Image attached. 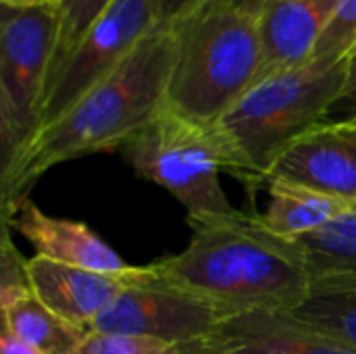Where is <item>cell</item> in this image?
<instances>
[{
  "label": "cell",
  "instance_id": "1",
  "mask_svg": "<svg viewBox=\"0 0 356 354\" xmlns=\"http://www.w3.org/2000/svg\"><path fill=\"white\" fill-rule=\"evenodd\" d=\"M188 246L150 263L156 277L196 292L232 317L244 313H290L311 286L296 240L267 230L259 215L190 223Z\"/></svg>",
  "mask_w": 356,
  "mask_h": 354
},
{
  "label": "cell",
  "instance_id": "2",
  "mask_svg": "<svg viewBox=\"0 0 356 354\" xmlns=\"http://www.w3.org/2000/svg\"><path fill=\"white\" fill-rule=\"evenodd\" d=\"M173 58V27L156 25L106 77L33 138L13 177L0 186V207L27 196L58 163L121 150L131 142L167 106Z\"/></svg>",
  "mask_w": 356,
  "mask_h": 354
},
{
  "label": "cell",
  "instance_id": "3",
  "mask_svg": "<svg viewBox=\"0 0 356 354\" xmlns=\"http://www.w3.org/2000/svg\"><path fill=\"white\" fill-rule=\"evenodd\" d=\"M346 79L348 56L313 58L257 79L213 125L225 154V171L248 186L265 184L277 156L332 117Z\"/></svg>",
  "mask_w": 356,
  "mask_h": 354
},
{
  "label": "cell",
  "instance_id": "4",
  "mask_svg": "<svg viewBox=\"0 0 356 354\" xmlns=\"http://www.w3.org/2000/svg\"><path fill=\"white\" fill-rule=\"evenodd\" d=\"M171 27L175 58L167 108L194 123L215 125L261 75L259 15L200 0Z\"/></svg>",
  "mask_w": 356,
  "mask_h": 354
},
{
  "label": "cell",
  "instance_id": "5",
  "mask_svg": "<svg viewBox=\"0 0 356 354\" xmlns=\"http://www.w3.org/2000/svg\"><path fill=\"white\" fill-rule=\"evenodd\" d=\"M60 8L46 0L0 4V186L6 184L40 131Z\"/></svg>",
  "mask_w": 356,
  "mask_h": 354
},
{
  "label": "cell",
  "instance_id": "6",
  "mask_svg": "<svg viewBox=\"0 0 356 354\" xmlns=\"http://www.w3.org/2000/svg\"><path fill=\"white\" fill-rule=\"evenodd\" d=\"M121 152L140 177L165 188L188 211V223L240 213L221 186L225 154L213 125L194 123L165 106Z\"/></svg>",
  "mask_w": 356,
  "mask_h": 354
},
{
  "label": "cell",
  "instance_id": "7",
  "mask_svg": "<svg viewBox=\"0 0 356 354\" xmlns=\"http://www.w3.org/2000/svg\"><path fill=\"white\" fill-rule=\"evenodd\" d=\"M229 317L217 303L169 284L156 277L150 265H142L134 267L121 294L90 332L146 336L181 346L211 336Z\"/></svg>",
  "mask_w": 356,
  "mask_h": 354
},
{
  "label": "cell",
  "instance_id": "8",
  "mask_svg": "<svg viewBox=\"0 0 356 354\" xmlns=\"http://www.w3.org/2000/svg\"><path fill=\"white\" fill-rule=\"evenodd\" d=\"M154 27V0H115L50 77L42 100L40 131L58 121Z\"/></svg>",
  "mask_w": 356,
  "mask_h": 354
},
{
  "label": "cell",
  "instance_id": "9",
  "mask_svg": "<svg viewBox=\"0 0 356 354\" xmlns=\"http://www.w3.org/2000/svg\"><path fill=\"white\" fill-rule=\"evenodd\" d=\"M267 179H286L356 204V117L327 119L305 131L277 156Z\"/></svg>",
  "mask_w": 356,
  "mask_h": 354
},
{
  "label": "cell",
  "instance_id": "10",
  "mask_svg": "<svg viewBox=\"0 0 356 354\" xmlns=\"http://www.w3.org/2000/svg\"><path fill=\"white\" fill-rule=\"evenodd\" d=\"M2 225L21 234L33 246L35 257L108 275H127L134 269L83 221L52 217L29 196L2 207Z\"/></svg>",
  "mask_w": 356,
  "mask_h": 354
},
{
  "label": "cell",
  "instance_id": "11",
  "mask_svg": "<svg viewBox=\"0 0 356 354\" xmlns=\"http://www.w3.org/2000/svg\"><path fill=\"white\" fill-rule=\"evenodd\" d=\"M131 271L127 275H108L35 255L27 259V275L33 296L54 315L88 332L121 294Z\"/></svg>",
  "mask_w": 356,
  "mask_h": 354
},
{
  "label": "cell",
  "instance_id": "12",
  "mask_svg": "<svg viewBox=\"0 0 356 354\" xmlns=\"http://www.w3.org/2000/svg\"><path fill=\"white\" fill-rule=\"evenodd\" d=\"M340 0H267L261 15V77L309 63Z\"/></svg>",
  "mask_w": 356,
  "mask_h": 354
},
{
  "label": "cell",
  "instance_id": "13",
  "mask_svg": "<svg viewBox=\"0 0 356 354\" xmlns=\"http://www.w3.org/2000/svg\"><path fill=\"white\" fill-rule=\"evenodd\" d=\"M217 334L263 354H356L342 342L290 313H244L221 323Z\"/></svg>",
  "mask_w": 356,
  "mask_h": 354
},
{
  "label": "cell",
  "instance_id": "14",
  "mask_svg": "<svg viewBox=\"0 0 356 354\" xmlns=\"http://www.w3.org/2000/svg\"><path fill=\"white\" fill-rule=\"evenodd\" d=\"M269 204L261 217L263 225L286 240H298L309 236L346 213L356 204L321 194L307 186H298L286 179H267Z\"/></svg>",
  "mask_w": 356,
  "mask_h": 354
},
{
  "label": "cell",
  "instance_id": "15",
  "mask_svg": "<svg viewBox=\"0 0 356 354\" xmlns=\"http://www.w3.org/2000/svg\"><path fill=\"white\" fill-rule=\"evenodd\" d=\"M290 315L356 351V273L311 280L305 300Z\"/></svg>",
  "mask_w": 356,
  "mask_h": 354
},
{
  "label": "cell",
  "instance_id": "16",
  "mask_svg": "<svg viewBox=\"0 0 356 354\" xmlns=\"http://www.w3.org/2000/svg\"><path fill=\"white\" fill-rule=\"evenodd\" d=\"M2 325L40 354H81L88 330L48 311L35 296L2 311Z\"/></svg>",
  "mask_w": 356,
  "mask_h": 354
},
{
  "label": "cell",
  "instance_id": "17",
  "mask_svg": "<svg viewBox=\"0 0 356 354\" xmlns=\"http://www.w3.org/2000/svg\"><path fill=\"white\" fill-rule=\"evenodd\" d=\"M296 242L305 255L311 280L356 273V207Z\"/></svg>",
  "mask_w": 356,
  "mask_h": 354
},
{
  "label": "cell",
  "instance_id": "18",
  "mask_svg": "<svg viewBox=\"0 0 356 354\" xmlns=\"http://www.w3.org/2000/svg\"><path fill=\"white\" fill-rule=\"evenodd\" d=\"M113 2L115 0H71L60 10L58 33H56V44H54L48 81L58 71V67L71 56V52L81 44V40L92 29V25L108 10V6Z\"/></svg>",
  "mask_w": 356,
  "mask_h": 354
},
{
  "label": "cell",
  "instance_id": "19",
  "mask_svg": "<svg viewBox=\"0 0 356 354\" xmlns=\"http://www.w3.org/2000/svg\"><path fill=\"white\" fill-rule=\"evenodd\" d=\"M31 284L27 275V259L21 257L15 242L8 236V227L2 225L0 242V311L31 298Z\"/></svg>",
  "mask_w": 356,
  "mask_h": 354
},
{
  "label": "cell",
  "instance_id": "20",
  "mask_svg": "<svg viewBox=\"0 0 356 354\" xmlns=\"http://www.w3.org/2000/svg\"><path fill=\"white\" fill-rule=\"evenodd\" d=\"M356 46V0H340L313 58H346ZM311 58V61H313Z\"/></svg>",
  "mask_w": 356,
  "mask_h": 354
},
{
  "label": "cell",
  "instance_id": "21",
  "mask_svg": "<svg viewBox=\"0 0 356 354\" xmlns=\"http://www.w3.org/2000/svg\"><path fill=\"white\" fill-rule=\"evenodd\" d=\"M81 354H181V346L146 336L90 332Z\"/></svg>",
  "mask_w": 356,
  "mask_h": 354
},
{
  "label": "cell",
  "instance_id": "22",
  "mask_svg": "<svg viewBox=\"0 0 356 354\" xmlns=\"http://www.w3.org/2000/svg\"><path fill=\"white\" fill-rule=\"evenodd\" d=\"M181 354H263L257 348H250L246 344L234 342L217 332H213L211 336L192 340L188 344H181Z\"/></svg>",
  "mask_w": 356,
  "mask_h": 354
},
{
  "label": "cell",
  "instance_id": "23",
  "mask_svg": "<svg viewBox=\"0 0 356 354\" xmlns=\"http://www.w3.org/2000/svg\"><path fill=\"white\" fill-rule=\"evenodd\" d=\"M332 115H336L334 119H353V117H356V46L348 54V79H346L344 94H342V98L336 104Z\"/></svg>",
  "mask_w": 356,
  "mask_h": 354
},
{
  "label": "cell",
  "instance_id": "24",
  "mask_svg": "<svg viewBox=\"0 0 356 354\" xmlns=\"http://www.w3.org/2000/svg\"><path fill=\"white\" fill-rule=\"evenodd\" d=\"M200 0H154L156 10V25L169 27L179 17H184L188 10H192Z\"/></svg>",
  "mask_w": 356,
  "mask_h": 354
},
{
  "label": "cell",
  "instance_id": "25",
  "mask_svg": "<svg viewBox=\"0 0 356 354\" xmlns=\"http://www.w3.org/2000/svg\"><path fill=\"white\" fill-rule=\"evenodd\" d=\"M0 354H40L31 344H27L25 340H21L19 336H15L10 330H6L2 325L0 332Z\"/></svg>",
  "mask_w": 356,
  "mask_h": 354
},
{
  "label": "cell",
  "instance_id": "26",
  "mask_svg": "<svg viewBox=\"0 0 356 354\" xmlns=\"http://www.w3.org/2000/svg\"><path fill=\"white\" fill-rule=\"evenodd\" d=\"M215 2H223V4H229V6H238L242 10H248L252 15H261L263 6L267 0H215Z\"/></svg>",
  "mask_w": 356,
  "mask_h": 354
},
{
  "label": "cell",
  "instance_id": "27",
  "mask_svg": "<svg viewBox=\"0 0 356 354\" xmlns=\"http://www.w3.org/2000/svg\"><path fill=\"white\" fill-rule=\"evenodd\" d=\"M33 2H40V0H0V4H6V6H23V4H33Z\"/></svg>",
  "mask_w": 356,
  "mask_h": 354
},
{
  "label": "cell",
  "instance_id": "28",
  "mask_svg": "<svg viewBox=\"0 0 356 354\" xmlns=\"http://www.w3.org/2000/svg\"><path fill=\"white\" fill-rule=\"evenodd\" d=\"M46 2H50L52 6H56V8H60V10H63V8H65V6H67L71 0H46Z\"/></svg>",
  "mask_w": 356,
  "mask_h": 354
}]
</instances>
